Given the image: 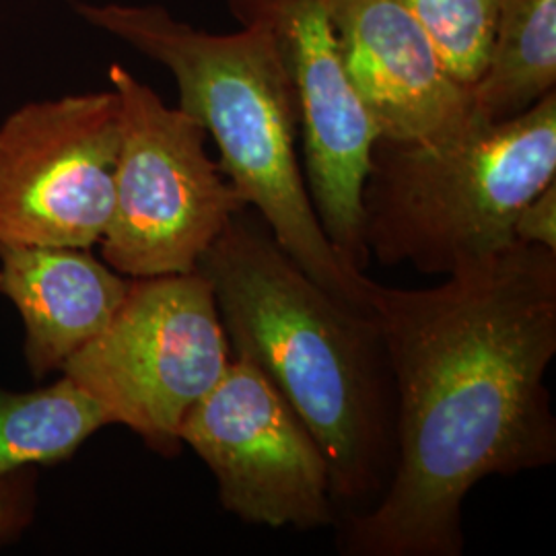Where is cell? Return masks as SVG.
Returning <instances> with one entry per match:
<instances>
[{"label":"cell","instance_id":"6da1fadb","mask_svg":"<svg viewBox=\"0 0 556 556\" xmlns=\"http://www.w3.org/2000/svg\"><path fill=\"white\" fill-rule=\"evenodd\" d=\"M369 305L394 379L396 464L378 503L338 523V551L459 556L478 482L556 462V252L516 241L429 289L374 280Z\"/></svg>","mask_w":556,"mask_h":556},{"label":"cell","instance_id":"7a4b0ae2","mask_svg":"<svg viewBox=\"0 0 556 556\" xmlns=\"http://www.w3.org/2000/svg\"><path fill=\"white\" fill-rule=\"evenodd\" d=\"M233 355L252 361L309 433L342 519L369 511L396 464V392L374 309L309 277L250 206L202 254Z\"/></svg>","mask_w":556,"mask_h":556},{"label":"cell","instance_id":"3957f363","mask_svg":"<svg viewBox=\"0 0 556 556\" xmlns=\"http://www.w3.org/2000/svg\"><path fill=\"white\" fill-rule=\"evenodd\" d=\"M80 20L163 64L181 112L219 147V167L278 245L324 289L371 309L374 278L349 270L319 225L299 155L295 93L260 23L211 34L157 4L68 0Z\"/></svg>","mask_w":556,"mask_h":556},{"label":"cell","instance_id":"277c9868","mask_svg":"<svg viewBox=\"0 0 556 556\" xmlns=\"http://www.w3.org/2000/svg\"><path fill=\"white\" fill-rule=\"evenodd\" d=\"M556 181V91L505 122L454 135L374 142L361 231L386 266L450 277L516 243L521 208Z\"/></svg>","mask_w":556,"mask_h":556},{"label":"cell","instance_id":"5b68a950","mask_svg":"<svg viewBox=\"0 0 556 556\" xmlns=\"http://www.w3.org/2000/svg\"><path fill=\"white\" fill-rule=\"evenodd\" d=\"M108 77L119 101V151L103 260L130 278L192 273L248 204L208 155L197 119L122 64Z\"/></svg>","mask_w":556,"mask_h":556},{"label":"cell","instance_id":"8992f818","mask_svg":"<svg viewBox=\"0 0 556 556\" xmlns=\"http://www.w3.org/2000/svg\"><path fill=\"white\" fill-rule=\"evenodd\" d=\"M231 344L211 282L184 275L135 278L112 321L62 365L112 422L161 456H176L188 413L223 378Z\"/></svg>","mask_w":556,"mask_h":556},{"label":"cell","instance_id":"52a82bcc","mask_svg":"<svg viewBox=\"0 0 556 556\" xmlns=\"http://www.w3.org/2000/svg\"><path fill=\"white\" fill-rule=\"evenodd\" d=\"M217 480L225 511L299 532L337 528L330 470L318 441L258 367L233 355L179 429Z\"/></svg>","mask_w":556,"mask_h":556},{"label":"cell","instance_id":"ba28073f","mask_svg":"<svg viewBox=\"0 0 556 556\" xmlns=\"http://www.w3.org/2000/svg\"><path fill=\"white\" fill-rule=\"evenodd\" d=\"M118 151L114 89L11 114L0 126V243L96 245L114 208Z\"/></svg>","mask_w":556,"mask_h":556},{"label":"cell","instance_id":"9c48e42d","mask_svg":"<svg viewBox=\"0 0 556 556\" xmlns=\"http://www.w3.org/2000/svg\"><path fill=\"white\" fill-rule=\"evenodd\" d=\"M239 25L260 23L291 80L301 165L316 217L342 264L365 275L361 190L378 128L344 71L326 0H227Z\"/></svg>","mask_w":556,"mask_h":556},{"label":"cell","instance_id":"30bf717a","mask_svg":"<svg viewBox=\"0 0 556 556\" xmlns=\"http://www.w3.org/2000/svg\"><path fill=\"white\" fill-rule=\"evenodd\" d=\"M326 4L344 71L381 139H441L472 122L470 87L400 0Z\"/></svg>","mask_w":556,"mask_h":556},{"label":"cell","instance_id":"8fae6325","mask_svg":"<svg viewBox=\"0 0 556 556\" xmlns=\"http://www.w3.org/2000/svg\"><path fill=\"white\" fill-rule=\"evenodd\" d=\"M130 280L85 248L0 243V293L25 324V358L40 379L116 316Z\"/></svg>","mask_w":556,"mask_h":556},{"label":"cell","instance_id":"7c38bea8","mask_svg":"<svg viewBox=\"0 0 556 556\" xmlns=\"http://www.w3.org/2000/svg\"><path fill=\"white\" fill-rule=\"evenodd\" d=\"M556 87V0H501L493 40L470 87L472 116L505 122Z\"/></svg>","mask_w":556,"mask_h":556},{"label":"cell","instance_id":"4fadbf2b","mask_svg":"<svg viewBox=\"0 0 556 556\" xmlns=\"http://www.w3.org/2000/svg\"><path fill=\"white\" fill-rule=\"evenodd\" d=\"M108 425V410L66 376L36 392L0 390V477L60 464Z\"/></svg>","mask_w":556,"mask_h":556},{"label":"cell","instance_id":"5bb4252c","mask_svg":"<svg viewBox=\"0 0 556 556\" xmlns=\"http://www.w3.org/2000/svg\"><path fill=\"white\" fill-rule=\"evenodd\" d=\"M427 29L450 73L466 87L480 77L501 0H400Z\"/></svg>","mask_w":556,"mask_h":556},{"label":"cell","instance_id":"9a60e30c","mask_svg":"<svg viewBox=\"0 0 556 556\" xmlns=\"http://www.w3.org/2000/svg\"><path fill=\"white\" fill-rule=\"evenodd\" d=\"M36 511V472L23 468L0 477V546L20 536Z\"/></svg>","mask_w":556,"mask_h":556},{"label":"cell","instance_id":"2e32d148","mask_svg":"<svg viewBox=\"0 0 556 556\" xmlns=\"http://www.w3.org/2000/svg\"><path fill=\"white\" fill-rule=\"evenodd\" d=\"M514 239L556 252V181L521 208L514 225Z\"/></svg>","mask_w":556,"mask_h":556}]
</instances>
